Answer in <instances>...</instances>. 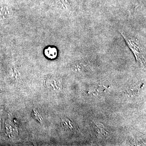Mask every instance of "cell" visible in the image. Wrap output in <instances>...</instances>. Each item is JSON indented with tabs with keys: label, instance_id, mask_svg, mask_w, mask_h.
Here are the masks:
<instances>
[{
	"label": "cell",
	"instance_id": "1",
	"mask_svg": "<svg viewBox=\"0 0 146 146\" xmlns=\"http://www.w3.org/2000/svg\"><path fill=\"white\" fill-rule=\"evenodd\" d=\"M119 32L124 38L127 44L135 56L138 63L141 65H143L145 59L143 55L142 47L138 40L130 36H128L123 32Z\"/></svg>",
	"mask_w": 146,
	"mask_h": 146
},
{
	"label": "cell",
	"instance_id": "2",
	"mask_svg": "<svg viewBox=\"0 0 146 146\" xmlns=\"http://www.w3.org/2000/svg\"><path fill=\"white\" fill-rule=\"evenodd\" d=\"M13 15L12 9L7 6L0 5V19L8 20Z\"/></svg>",
	"mask_w": 146,
	"mask_h": 146
},
{
	"label": "cell",
	"instance_id": "3",
	"mask_svg": "<svg viewBox=\"0 0 146 146\" xmlns=\"http://www.w3.org/2000/svg\"><path fill=\"white\" fill-rule=\"evenodd\" d=\"M45 54L50 59H54L57 55V51L56 48L49 47L45 50Z\"/></svg>",
	"mask_w": 146,
	"mask_h": 146
},
{
	"label": "cell",
	"instance_id": "4",
	"mask_svg": "<svg viewBox=\"0 0 146 146\" xmlns=\"http://www.w3.org/2000/svg\"><path fill=\"white\" fill-rule=\"evenodd\" d=\"M56 3L58 6L64 10H69L71 6L68 0H56Z\"/></svg>",
	"mask_w": 146,
	"mask_h": 146
},
{
	"label": "cell",
	"instance_id": "5",
	"mask_svg": "<svg viewBox=\"0 0 146 146\" xmlns=\"http://www.w3.org/2000/svg\"><path fill=\"white\" fill-rule=\"evenodd\" d=\"M62 126L66 130H72L73 129V126L72 123L69 120L65 119L62 121Z\"/></svg>",
	"mask_w": 146,
	"mask_h": 146
},
{
	"label": "cell",
	"instance_id": "6",
	"mask_svg": "<svg viewBox=\"0 0 146 146\" xmlns=\"http://www.w3.org/2000/svg\"><path fill=\"white\" fill-rule=\"evenodd\" d=\"M32 115L33 117V118H35V119L38 120L39 121H42V118L41 117V116H40L39 114H38L37 111L33 110V112Z\"/></svg>",
	"mask_w": 146,
	"mask_h": 146
}]
</instances>
